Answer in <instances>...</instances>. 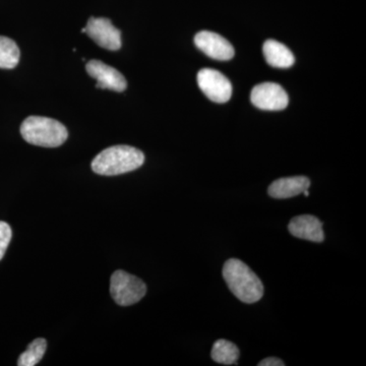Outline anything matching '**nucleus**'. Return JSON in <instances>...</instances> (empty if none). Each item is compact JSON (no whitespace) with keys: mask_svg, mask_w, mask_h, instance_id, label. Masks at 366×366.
I'll use <instances>...</instances> for the list:
<instances>
[{"mask_svg":"<svg viewBox=\"0 0 366 366\" xmlns=\"http://www.w3.org/2000/svg\"><path fill=\"white\" fill-rule=\"evenodd\" d=\"M223 278L229 290L242 302L252 305L264 295L261 279L240 259H230L224 264Z\"/></svg>","mask_w":366,"mask_h":366,"instance_id":"obj_1","label":"nucleus"},{"mask_svg":"<svg viewBox=\"0 0 366 366\" xmlns=\"http://www.w3.org/2000/svg\"><path fill=\"white\" fill-rule=\"evenodd\" d=\"M144 162L143 152L131 146H113L105 149L92 162V169L105 177L124 174L141 167Z\"/></svg>","mask_w":366,"mask_h":366,"instance_id":"obj_2","label":"nucleus"},{"mask_svg":"<svg viewBox=\"0 0 366 366\" xmlns=\"http://www.w3.org/2000/svg\"><path fill=\"white\" fill-rule=\"evenodd\" d=\"M26 143L44 148H56L66 141L69 132L64 124L52 118L30 117L21 125Z\"/></svg>","mask_w":366,"mask_h":366,"instance_id":"obj_3","label":"nucleus"},{"mask_svg":"<svg viewBox=\"0 0 366 366\" xmlns=\"http://www.w3.org/2000/svg\"><path fill=\"white\" fill-rule=\"evenodd\" d=\"M110 293L118 305L129 307L143 300L147 286L137 277L124 271H117L112 276Z\"/></svg>","mask_w":366,"mask_h":366,"instance_id":"obj_4","label":"nucleus"},{"mask_svg":"<svg viewBox=\"0 0 366 366\" xmlns=\"http://www.w3.org/2000/svg\"><path fill=\"white\" fill-rule=\"evenodd\" d=\"M197 85L204 95L213 102H228L232 96L230 81L220 71L212 69H203L197 74Z\"/></svg>","mask_w":366,"mask_h":366,"instance_id":"obj_5","label":"nucleus"},{"mask_svg":"<svg viewBox=\"0 0 366 366\" xmlns=\"http://www.w3.org/2000/svg\"><path fill=\"white\" fill-rule=\"evenodd\" d=\"M250 101L259 109L281 112L287 107L289 97L279 84L262 83L252 89Z\"/></svg>","mask_w":366,"mask_h":366,"instance_id":"obj_6","label":"nucleus"},{"mask_svg":"<svg viewBox=\"0 0 366 366\" xmlns=\"http://www.w3.org/2000/svg\"><path fill=\"white\" fill-rule=\"evenodd\" d=\"M86 34L105 49L117 51L122 48V33L109 19L92 16L86 24Z\"/></svg>","mask_w":366,"mask_h":366,"instance_id":"obj_7","label":"nucleus"},{"mask_svg":"<svg viewBox=\"0 0 366 366\" xmlns=\"http://www.w3.org/2000/svg\"><path fill=\"white\" fill-rule=\"evenodd\" d=\"M194 44L207 56L216 60H230L234 57V48L219 34L202 31L194 37Z\"/></svg>","mask_w":366,"mask_h":366,"instance_id":"obj_8","label":"nucleus"},{"mask_svg":"<svg viewBox=\"0 0 366 366\" xmlns=\"http://www.w3.org/2000/svg\"><path fill=\"white\" fill-rule=\"evenodd\" d=\"M86 69L89 76L97 79L96 88L115 92H124L127 89V83L124 74L100 60H91L86 64Z\"/></svg>","mask_w":366,"mask_h":366,"instance_id":"obj_9","label":"nucleus"},{"mask_svg":"<svg viewBox=\"0 0 366 366\" xmlns=\"http://www.w3.org/2000/svg\"><path fill=\"white\" fill-rule=\"evenodd\" d=\"M288 230L291 235L300 239L312 242H322L325 240L322 223L312 215L296 216L290 221Z\"/></svg>","mask_w":366,"mask_h":366,"instance_id":"obj_10","label":"nucleus"},{"mask_svg":"<svg viewBox=\"0 0 366 366\" xmlns=\"http://www.w3.org/2000/svg\"><path fill=\"white\" fill-rule=\"evenodd\" d=\"M310 187V180L307 177H285L271 183L268 192L273 199H290L303 194Z\"/></svg>","mask_w":366,"mask_h":366,"instance_id":"obj_11","label":"nucleus"},{"mask_svg":"<svg viewBox=\"0 0 366 366\" xmlns=\"http://www.w3.org/2000/svg\"><path fill=\"white\" fill-rule=\"evenodd\" d=\"M264 59L269 66L277 69H288L295 64V57L290 49L276 40H268L262 46Z\"/></svg>","mask_w":366,"mask_h":366,"instance_id":"obj_12","label":"nucleus"},{"mask_svg":"<svg viewBox=\"0 0 366 366\" xmlns=\"http://www.w3.org/2000/svg\"><path fill=\"white\" fill-rule=\"evenodd\" d=\"M212 360L224 365H237L239 360V349L232 342L224 340L216 341L211 352Z\"/></svg>","mask_w":366,"mask_h":366,"instance_id":"obj_13","label":"nucleus"},{"mask_svg":"<svg viewBox=\"0 0 366 366\" xmlns=\"http://www.w3.org/2000/svg\"><path fill=\"white\" fill-rule=\"evenodd\" d=\"M20 48L14 40L0 36V69H14L20 61Z\"/></svg>","mask_w":366,"mask_h":366,"instance_id":"obj_14","label":"nucleus"},{"mask_svg":"<svg viewBox=\"0 0 366 366\" xmlns=\"http://www.w3.org/2000/svg\"><path fill=\"white\" fill-rule=\"evenodd\" d=\"M47 348V342L45 339L39 338L34 340L29 345L25 352L21 353L18 360L19 366H35L40 362Z\"/></svg>","mask_w":366,"mask_h":366,"instance_id":"obj_15","label":"nucleus"},{"mask_svg":"<svg viewBox=\"0 0 366 366\" xmlns=\"http://www.w3.org/2000/svg\"><path fill=\"white\" fill-rule=\"evenodd\" d=\"M11 236H13V233H11V226L0 221V261L6 254L7 247H9V242H11Z\"/></svg>","mask_w":366,"mask_h":366,"instance_id":"obj_16","label":"nucleus"},{"mask_svg":"<svg viewBox=\"0 0 366 366\" xmlns=\"http://www.w3.org/2000/svg\"><path fill=\"white\" fill-rule=\"evenodd\" d=\"M259 366H284L285 363L281 360L276 357H269L266 360H262L261 362L257 365Z\"/></svg>","mask_w":366,"mask_h":366,"instance_id":"obj_17","label":"nucleus"},{"mask_svg":"<svg viewBox=\"0 0 366 366\" xmlns=\"http://www.w3.org/2000/svg\"><path fill=\"white\" fill-rule=\"evenodd\" d=\"M303 194H305V197H310V192H308V189L305 190V192H303Z\"/></svg>","mask_w":366,"mask_h":366,"instance_id":"obj_18","label":"nucleus"}]
</instances>
